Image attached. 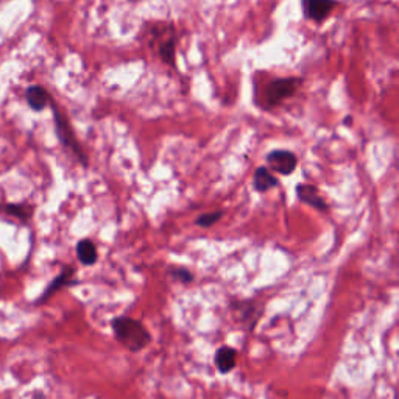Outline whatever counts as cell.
<instances>
[{
	"mask_svg": "<svg viewBox=\"0 0 399 399\" xmlns=\"http://www.w3.org/2000/svg\"><path fill=\"white\" fill-rule=\"evenodd\" d=\"M258 306L259 304H256L253 301H239L234 303L231 309L235 312V317H238L235 320L245 321L247 328L252 329V324L254 326V323L258 321V317L261 315V309Z\"/></svg>",
	"mask_w": 399,
	"mask_h": 399,
	"instance_id": "30bf717a",
	"label": "cell"
},
{
	"mask_svg": "<svg viewBox=\"0 0 399 399\" xmlns=\"http://www.w3.org/2000/svg\"><path fill=\"white\" fill-rule=\"evenodd\" d=\"M337 3V0H301L303 15L314 22H323L331 16Z\"/></svg>",
	"mask_w": 399,
	"mask_h": 399,
	"instance_id": "277c9868",
	"label": "cell"
},
{
	"mask_svg": "<svg viewBox=\"0 0 399 399\" xmlns=\"http://www.w3.org/2000/svg\"><path fill=\"white\" fill-rule=\"evenodd\" d=\"M73 276H75V268L73 267H66L63 268V272H61L57 278H53V281L49 284V286L45 287L44 290V293L39 296V300L36 301V304H43L45 303L47 300L50 298L52 295H55L58 290H61L63 287H67V286H72L73 282Z\"/></svg>",
	"mask_w": 399,
	"mask_h": 399,
	"instance_id": "ba28073f",
	"label": "cell"
},
{
	"mask_svg": "<svg viewBox=\"0 0 399 399\" xmlns=\"http://www.w3.org/2000/svg\"><path fill=\"white\" fill-rule=\"evenodd\" d=\"M77 258L86 267H91L99 261V252L96 243L91 239H81L77 243Z\"/></svg>",
	"mask_w": 399,
	"mask_h": 399,
	"instance_id": "4fadbf2b",
	"label": "cell"
},
{
	"mask_svg": "<svg viewBox=\"0 0 399 399\" xmlns=\"http://www.w3.org/2000/svg\"><path fill=\"white\" fill-rule=\"evenodd\" d=\"M111 326L117 342L128 351H131V353H140L152 342V334L148 333L142 321L131 319V317H116L113 320Z\"/></svg>",
	"mask_w": 399,
	"mask_h": 399,
	"instance_id": "6da1fadb",
	"label": "cell"
},
{
	"mask_svg": "<svg viewBox=\"0 0 399 399\" xmlns=\"http://www.w3.org/2000/svg\"><path fill=\"white\" fill-rule=\"evenodd\" d=\"M303 85V78L300 77H287V78H276L266 86L263 91V108L266 110H273L280 106L284 100L293 97Z\"/></svg>",
	"mask_w": 399,
	"mask_h": 399,
	"instance_id": "7a4b0ae2",
	"label": "cell"
},
{
	"mask_svg": "<svg viewBox=\"0 0 399 399\" xmlns=\"http://www.w3.org/2000/svg\"><path fill=\"white\" fill-rule=\"evenodd\" d=\"M5 214L11 215V217L19 219L22 222H29L33 215V208L30 205H16V203H10V205L3 206Z\"/></svg>",
	"mask_w": 399,
	"mask_h": 399,
	"instance_id": "5bb4252c",
	"label": "cell"
},
{
	"mask_svg": "<svg viewBox=\"0 0 399 399\" xmlns=\"http://www.w3.org/2000/svg\"><path fill=\"white\" fill-rule=\"evenodd\" d=\"M296 197L301 203L307 206L315 208L317 211H328V203L324 200L319 189L312 184H306V182H301V184L296 186Z\"/></svg>",
	"mask_w": 399,
	"mask_h": 399,
	"instance_id": "8992f818",
	"label": "cell"
},
{
	"mask_svg": "<svg viewBox=\"0 0 399 399\" xmlns=\"http://www.w3.org/2000/svg\"><path fill=\"white\" fill-rule=\"evenodd\" d=\"M278 184H280L278 178L275 177L270 168H267V167L256 168L254 177H253L254 191H258L259 194H266L268 191H272V189H275Z\"/></svg>",
	"mask_w": 399,
	"mask_h": 399,
	"instance_id": "7c38bea8",
	"label": "cell"
},
{
	"mask_svg": "<svg viewBox=\"0 0 399 399\" xmlns=\"http://www.w3.org/2000/svg\"><path fill=\"white\" fill-rule=\"evenodd\" d=\"M215 367L222 375H228L235 368L238 363V351L231 347H222L215 351Z\"/></svg>",
	"mask_w": 399,
	"mask_h": 399,
	"instance_id": "8fae6325",
	"label": "cell"
},
{
	"mask_svg": "<svg viewBox=\"0 0 399 399\" xmlns=\"http://www.w3.org/2000/svg\"><path fill=\"white\" fill-rule=\"evenodd\" d=\"M157 45V52L158 57L164 61L166 64L175 67V53H177V33H175V29L171 25V29L166 33V39H158V44H152Z\"/></svg>",
	"mask_w": 399,
	"mask_h": 399,
	"instance_id": "52a82bcc",
	"label": "cell"
},
{
	"mask_svg": "<svg viewBox=\"0 0 399 399\" xmlns=\"http://www.w3.org/2000/svg\"><path fill=\"white\" fill-rule=\"evenodd\" d=\"M173 278L180 281V282H192L194 281V275L189 272L187 268H175L172 270Z\"/></svg>",
	"mask_w": 399,
	"mask_h": 399,
	"instance_id": "2e32d148",
	"label": "cell"
},
{
	"mask_svg": "<svg viewBox=\"0 0 399 399\" xmlns=\"http://www.w3.org/2000/svg\"><path fill=\"white\" fill-rule=\"evenodd\" d=\"M223 217V211H214V212H206L201 214L200 217H197L195 223L201 228H211L212 225H215L220 219Z\"/></svg>",
	"mask_w": 399,
	"mask_h": 399,
	"instance_id": "9a60e30c",
	"label": "cell"
},
{
	"mask_svg": "<svg viewBox=\"0 0 399 399\" xmlns=\"http://www.w3.org/2000/svg\"><path fill=\"white\" fill-rule=\"evenodd\" d=\"M52 111H53V120H55V130H57V136L59 139L61 144H63L66 148H69V150L75 154L77 159L81 162V166L87 167L89 164V161H87V157L83 152V148L78 144V140L75 138V133H73L72 126H71V122L67 120V117L64 116V113L59 110V108L55 105V101H50Z\"/></svg>",
	"mask_w": 399,
	"mask_h": 399,
	"instance_id": "3957f363",
	"label": "cell"
},
{
	"mask_svg": "<svg viewBox=\"0 0 399 399\" xmlns=\"http://www.w3.org/2000/svg\"><path fill=\"white\" fill-rule=\"evenodd\" d=\"M25 100L33 111L41 113L50 105L52 97H50V94L47 92L45 87L39 86V85H31V86L27 87Z\"/></svg>",
	"mask_w": 399,
	"mask_h": 399,
	"instance_id": "9c48e42d",
	"label": "cell"
},
{
	"mask_svg": "<svg viewBox=\"0 0 399 399\" xmlns=\"http://www.w3.org/2000/svg\"><path fill=\"white\" fill-rule=\"evenodd\" d=\"M267 162L272 171L281 175H290L298 166L296 154L289 150H273L267 154Z\"/></svg>",
	"mask_w": 399,
	"mask_h": 399,
	"instance_id": "5b68a950",
	"label": "cell"
}]
</instances>
